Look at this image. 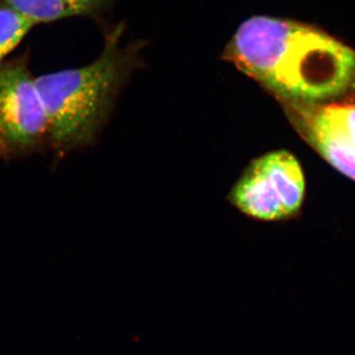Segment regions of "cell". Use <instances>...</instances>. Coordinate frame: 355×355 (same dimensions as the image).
Wrapping results in <instances>:
<instances>
[{
  "instance_id": "1",
  "label": "cell",
  "mask_w": 355,
  "mask_h": 355,
  "mask_svg": "<svg viewBox=\"0 0 355 355\" xmlns=\"http://www.w3.org/2000/svg\"><path fill=\"white\" fill-rule=\"evenodd\" d=\"M223 58L279 102L321 103L355 89V50L293 20L249 18L229 41Z\"/></svg>"
},
{
  "instance_id": "2",
  "label": "cell",
  "mask_w": 355,
  "mask_h": 355,
  "mask_svg": "<svg viewBox=\"0 0 355 355\" xmlns=\"http://www.w3.org/2000/svg\"><path fill=\"white\" fill-rule=\"evenodd\" d=\"M137 44L123 42V26L110 31L90 64L36 77L49 121L53 165L93 146L108 121L119 91L140 62Z\"/></svg>"
},
{
  "instance_id": "3",
  "label": "cell",
  "mask_w": 355,
  "mask_h": 355,
  "mask_svg": "<svg viewBox=\"0 0 355 355\" xmlns=\"http://www.w3.org/2000/svg\"><path fill=\"white\" fill-rule=\"evenodd\" d=\"M49 121L26 55L0 64V160L48 151Z\"/></svg>"
},
{
  "instance_id": "4",
  "label": "cell",
  "mask_w": 355,
  "mask_h": 355,
  "mask_svg": "<svg viewBox=\"0 0 355 355\" xmlns=\"http://www.w3.org/2000/svg\"><path fill=\"white\" fill-rule=\"evenodd\" d=\"M304 196L305 178L300 163L288 151L275 150L248 165L229 200L247 216L279 221L298 214Z\"/></svg>"
},
{
  "instance_id": "5",
  "label": "cell",
  "mask_w": 355,
  "mask_h": 355,
  "mask_svg": "<svg viewBox=\"0 0 355 355\" xmlns=\"http://www.w3.org/2000/svg\"><path fill=\"white\" fill-rule=\"evenodd\" d=\"M301 137L355 182V104L280 101Z\"/></svg>"
},
{
  "instance_id": "6",
  "label": "cell",
  "mask_w": 355,
  "mask_h": 355,
  "mask_svg": "<svg viewBox=\"0 0 355 355\" xmlns=\"http://www.w3.org/2000/svg\"><path fill=\"white\" fill-rule=\"evenodd\" d=\"M112 0H0L33 25L48 24L73 17L101 13Z\"/></svg>"
},
{
  "instance_id": "7",
  "label": "cell",
  "mask_w": 355,
  "mask_h": 355,
  "mask_svg": "<svg viewBox=\"0 0 355 355\" xmlns=\"http://www.w3.org/2000/svg\"><path fill=\"white\" fill-rule=\"evenodd\" d=\"M34 27L24 16L0 2V64L10 58Z\"/></svg>"
}]
</instances>
